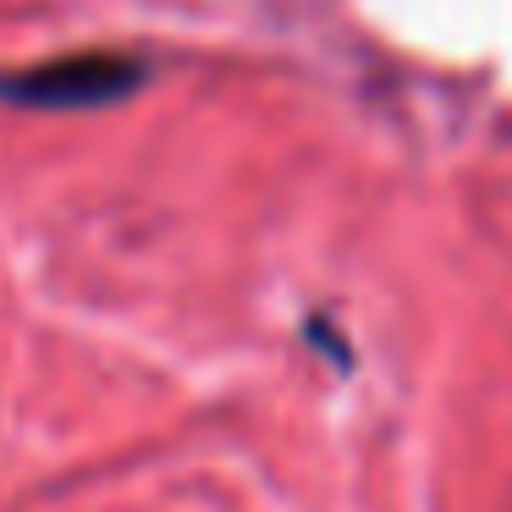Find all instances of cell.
Wrapping results in <instances>:
<instances>
[{
  "mask_svg": "<svg viewBox=\"0 0 512 512\" xmlns=\"http://www.w3.org/2000/svg\"><path fill=\"white\" fill-rule=\"evenodd\" d=\"M144 83V67L133 56H111V50H89V56H61L23 67L12 78H0V94L12 105H34V111H78V105H111Z\"/></svg>",
  "mask_w": 512,
  "mask_h": 512,
  "instance_id": "cell-1",
  "label": "cell"
}]
</instances>
